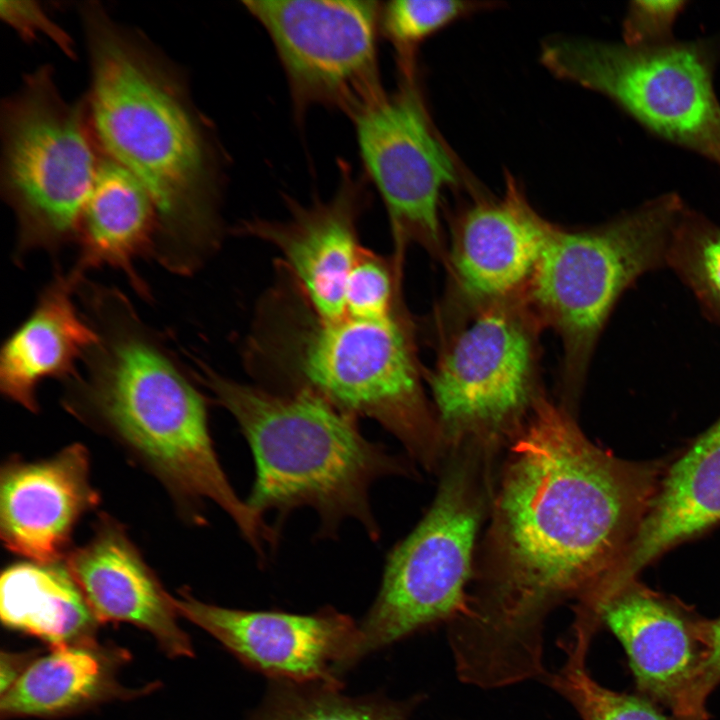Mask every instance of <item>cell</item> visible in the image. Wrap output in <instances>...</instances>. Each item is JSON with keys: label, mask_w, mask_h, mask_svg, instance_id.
I'll list each match as a JSON object with an SVG mask.
<instances>
[{"label": "cell", "mask_w": 720, "mask_h": 720, "mask_svg": "<svg viewBox=\"0 0 720 720\" xmlns=\"http://www.w3.org/2000/svg\"><path fill=\"white\" fill-rule=\"evenodd\" d=\"M505 449L468 613L447 625L458 679L482 689L542 680L548 615L614 567L666 467L596 446L547 396Z\"/></svg>", "instance_id": "6da1fadb"}, {"label": "cell", "mask_w": 720, "mask_h": 720, "mask_svg": "<svg viewBox=\"0 0 720 720\" xmlns=\"http://www.w3.org/2000/svg\"><path fill=\"white\" fill-rule=\"evenodd\" d=\"M80 10L96 142L150 194L158 218L154 257L190 274L221 241L223 153L179 74L96 3Z\"/></svg>", "instance_id": "7a4b0ae2"}, {"label": "cell", "mask_w": 720, "mask_h": 720, "mask_svg": "<svg viewBox=\"0 0 720 720\" xmlns=\"http://www.w3.org/2000/svg\"><path fill=\"white\" fill-rule=\"evenodd\" d=\"M98 343L68 380L64 406L109 435L167 489L192 523L218 505L264 561L276 533L230 484L215 452L207 401L119 292L91 288Z\"/></svg>", "instance_id": "3957f363"}, {"label": "cell", "mask_w": 720, "mask_h": 720, "mask_svg": "<svg viewBox=\"0 0 720 720\" xmlns=\"http://www.w3.org/2000/svg\"><path fill=\"white\" fill-rule=\"evenodd\" d=\"M244 352L249 370L266 383L260 386L305 389L358 419L376 421L428 471L444 461L404 305L384 319L324 320L280 272L258 306Z\"/></svg>", "instance_id": "277c9868"}, {"label": "cell", "mask_w": 720, "mask_h": 720, "mask_svg": "<svg viewBox=\"0 0 720 720\" xmlns=\"http://www.w3.org/2000/svg\"><path fill=\"white\" fill-rule=\"evenodd\" d=\"M195 377L237 422L255 463L246 502L259 515L283 521L295 509L312 508L318 537L337 535L356 520L377 541L370 489L388 476L414 477L407 459L368 440L358 418L305 390H273L225 377L197 361Z\"/></svg>", "instance_id": "5b68a950"}, {"label": "cell", "mask_w": 720, "mask_h": 720, "mask_svg": "<svg viewBox=\"0 0 720 720\" xmlns=\"http://www.w3.org/2000/svg\"><path fill=\"white\" fill-rule=\"evenodd\" d=\"M685 207L667 192L597 225L551 223L523 297L543 329L560 338V403L572 412L616 304L639 278L666 266Z\"/></svg>", "instance_id": "8992f818"}, {"label": "cell", "mask_w": 720, "mask_h": 720, "mask_svg": "<svg viewBox=\"0 0 720 720\" xmlns=\"http://www.w3.org/2000/svg\"><path fill=\"white\" fill-rule=\"evenodd\" d=\"M445 461L432 505L386 558L378 594L359 624L360 660L468 613L475 545L489 509L493 462L469 447L450 452Z\"/></svg>", "instance_id": "52a82bcc"}, {"label": "cell", "mask_w": 720, "mask_h": 720, "mask_svg": "<svg viewBox=\"0 0 720 720\" xmlns=\"http://www.w3.org/2000/svg\"><path fill=\"white\" fill-rule=\"evenodd\" d=\"M542 330L523 295L437 328V359L424 381L447 454L474 446L495 455L527 421L546 396Z\"/></svg>", "instance_id": "ba28073f"}, {"label": "cell", "mask_w": 720, "mask_h": 720, "mask_svg": "<svg viewBox=\"0 0 720 720\" xmlns=\"http://www.w3.org/2000/svg\"><path fill=\"white\" fill-rule=\"evenodd\" d=\"M540 61L560 80L604 96L656 137L720 166L714 85L720 34L658 47L554 36L543 42Z\"/></svg>", "instance_id": "9c48e42d"}, {"label": "cell", "mask_w": 720, "mask_h": 720, "mask_svg": "<svg viewBox=\"0 0 720 720\" xmlns=\"http://www.w3.org/2000/svg\"><path fill=\"white\" fill-rule=\"evenodd\" d=\"M1 190L18 224L17 256L77 239L100 158L85 110L59 94L48 66L27 75L1 113Z\"/></svg>", "instance_id": "30bf717a"}, {"label": "cell", "mask_w": 720, "mask_h": 720, "mask_svg": "<svg viewBox=\"0 0 720 720\" xmlns=\"http://www.w3.org/2000/svg\"><path fill=\"white\" fill-rule=\"evenodd\" d=\"M382 2L245 0L268 34L286 76L298 121L316 106L352 121L387 93L379 67Z\"/></svg>", "instance_id": "8fae6325"}, {"label": "cell", "mask_w": 720, "mask_h": 720, "mask_svg": "<svg viewBox=\"0 0 720 720\" xmlns=\"http://www.w3.org/2000/svg\"><path fill=\"white\" fill-rule=\"evenodd\" d=\"M417 72L399 73L397 87L352 121L364 175L386 209L391 258L400 275L413 244L444 265L440 200L462 176L455 154L434 125Z\"/></svg>", "instance_id": "7c38bea8"}, {"label": "cell", "mask_w": 720, "mask_h": 720, "mask_svg": "<svg viewBox=\"0 0 720 720\" xmlns=\"http://www.w3.org/2000/svg\"><path fill=\"white\" fill-rule=\"evenodd\" d=\"M576 606L621 642L642 696L676 715L706 720L711 620L638 579L588 591Z\"/></svg>", "instance_id": "4fadbf2b"}, {"label": "cell", "mask_w": 720, "mask_h": 720, "mask_svg": "<svg viewBox=\"0 0 720 720\" xmlns=\"http://www.w3.org/2000/svg\"><path fill=\"white\" fill-rule=\"evenodd\" d=\"M174 605L242 664L273 681L342 689L343 673L360 660L359 625L331 607L311 614L230 609L186 590Z\"/></svg>", "instance_id": "5bb4252c"}, {"label": "cell", "mask_w": 720, "mask_h": 720, "mask_svg": "<svg viewBox=\"0 0 720 720\" xmlns=\"http://www.w3.org/2000/svg\"><path fill=\"white\" fill-rule=\"evenodd\" d=\"M550 225L510 175L500 197L476 194L451 222L444 263L448 287L436 324L523 295Z\"/></svg>", "instance_id": "9a60e30c"}, {"label": "cell", "mask_w": 720, "mask_h": 720, "mask_svg": "<svg viewBox=\"0 0 720 720\" xmlns=\"http://www.w3.org/2000/svg\"><path fill=\"white\" fill-rule=\"evenodd\" d=\"M329 199L308 204L288 200L284 220L253 218L234 232L262 240L280 253L279 270L286 275L310 309L324 320L345 314V289L363 247L358 224L370 201L369 181L344 161Z\"/></svg>", "instance_id": "2e32d148"}, {"label": "cell", "mask_w": 720, "mask_h": 720, "mask_svg": "<svg viewBox=\"0 0 720 720\" xmlns=\"http://www.w3.org/2000/svg\"><path fill=\"white\" fill-rule=\"evenodd\" d=\"M100 495L90 480V457L80 443L28 462L9 458L0 473V535L5 547L28 561H64L79 520Z\"/></svg>", "instance_id": "e0dca14e"}, {"label": "cell", "mask_w": 720, "mask_h": 720, "mask_svg": "<svg viewBox=\"0 0 720 720\" xmlns=\"http://www.w3.org/2000/svg\"><path fill=\"white\" fill-rule=\"evenodd\" d=\"M65 562L100 624H132L150 633L168 656H194L174 597L120 522L100 515L91 539L71 550Z\"/></svg>", "instance_id": "ac0fdd59"}, {"label": "cell", "mask_w": 720, "mask_h": 720, "mask_svg": "<svg viewBox=\"0 0 720 720\" xmlns=\"http://www.w3.org/2000/svg\"><path fill=\"white\" fill-rule=\"evenodd\" d=\"M720 523V417L666 466L632 541L601 579L616 588L674 546Z\"/></svg>", "instance_id": "d6986e66"}, {"label": "cell", "mask_w": 720, "mask_h": 720, "mask_svg": "<svg viewBox=\"0 0 720 720\" xmlns=\"http://www.w3.org/2000/svg\"><path fill=\"white\" fill-rule=\"evenodd\" d=\"M79 283L70 273L57 274L1 348L0 390L31 412L39 409V384L49 378H72L78 362L99 341L96 327L74 303Z\"/></svg>", "instance_id": "ffe728a7"}, {"label": "cell", "mask_w": 720, "mask_h": 720, "mask_svg": "<svg viewBox=\"0 0 720 720\" xmlns=\"http://www.w3.org/2000/svg\"><path fill=\"white\" fill-rule=\"evenodd\" d=\"M157 236L156 208L144 185L116 161L100 158L79 224L78 260L70 273L81 280L89 269L110 266L124 272L137 291L145 292L134 262L154 256Z\"/></svg>", "instance_id": "44dd1931"}, {"label": "cell", "mask_w": 720, "mask_h": 720, "mask_svg": "<svg viewBox=\"0 0 720 720\" xmlns=\"http://www.w3.org/2000/svg\"><path fill=\"white\" fill-rule=\"evenodd\" d=\"M126 654L97 640L50 648L34 658L0 700L2 719L57 717L119 698L137 690L117 678Z\"/></svg>", "instance_id": "7402d4cb"}, {"label": "cell", "mask_w": 720, "mask_h": 720, "mask_svg": "<svg viewBox=\"0 0 720 720\" xmlns=\"http://www.w3.org/2000/svg\"><path fill=\"white\" fill-rule=\"evenodd\" d=\"M0 615L7 628L50 648L96 641L100 624L65 560L7 567L0 580Z\"/></svg>", "instance_id": "603a6c76"}, {"label": "cell", "mask_w": 720, "mask_h": 720, "mask_svg": "<svg viewBox=\"0 0 720 720\" xmlns=\"http://www.w3.org/2000/svg\"><path fill=\"white\" fill-rule=\"evenodd\" d=\"M599 629L591 619L574 615L569 635L559 641L565 653L562 666L547 672L543 681L562 696L581 720H700L666 714L644 696L610 690L599 684L587 668V653Z\"/></svg>", "instance_id": "cb8c5ba5"}, {"label": "cell", "mask_w": 720, "mask_h": 720, "mask_svg": "<svg viewBox=\"0 0 720 720\" xmlns=\"http://www.w3.org/2000/svg\"><path fill=\"white\" fill-rule=\"evenodd\" d=\"M341 689L273 681L250 720H409L423 695L392 700L382 695L350 697Z\"/></svg>", "instance_id": "d4e9b609"}, {"label": "cell", "mask_w": 720, "mask_h": 720, "mask_svg": "<svg viewBox=\"0 0 720 720\" xmlns=\"http://www.w3.org/2000/svg\"><path fill=\"white\" fill-rule=\"evenodd\" d=\"M666 266L720 327V224L686 205L673 231Z\"/></svg>", "instance_id": "484cf974"}, {"label": "cell", "mask_w": 720, "mask_h": 720, "mask_svg": "<svg viewBox=\"0 0 720 720\" xmlns=\"http://www.w3.org/2000/svg\"><path fill=\"white\" fill-rule=\"evenodd\" d=\"M462 0H393L381 4L380 35L395 51L399 73L417 71V50L429 37L455 21L495 6Z\"/></svg>", "instance_id": "4316f807"}, {"label": "cell", "mask_w": 720, "mask_h": 720, "mask_svg": "<svg viewBox=\"0 0 720 720\" xmlns=\"http://www.w3.org/2000/svg\"><path fill=\"white\" fill-rule=\"evenodd\" d=\"M401 290L402 276L392 258L363 246L346 285L344 317L388 318L404 305Z\"/></svg>", "instance_id": "83f0119b"}, {"label": "cell", "mask_w": 720, "mask_h": 720, "mask_svg": "<svg viewBox=\"0 0 720 720\" xmlns=\"http://www.w3.org/2000/svg\"><path fill=\"white\" fill-rule=\"evenodd\" d=\"M685 0H634L622 21V42L633 47H658L676 41L674 27L688 5Z\"/></svg>", "instance_id": "f1b7e54d"}, {"label": "cell", "mask_w": 720, "mask_h": 720, "mask_svg": "<svg viewBox=\"0 0 720 720\" xmlns=\"http://www.w3.org/2000/svg\"><path fill=\"white\" fill-rule=\"evenodd\" d=\"M1 17L25 38L43 34L52 39L67 55L73 56L72 40L34 2L3 1Z\"/></svg>", "instance_id": "f546056e"}, {"label": "cell", "mask_w": 720, "mask_h": 720, "mask_svg": "<svg viewBox=\"0 0 720 720\" xmlns=\"http://www.w3.org/2000/svg\"><path fill=\"white\" fill-rule=\"evenodd\" d=\"M34 659L28 654L2 652L0 664V694H5L20 678L28 664Z\"/></svg>", "instance_id": "4dcf8cb0"}, {"label": "cell", "mask_w": 720, "mask_h": 720, "mask_svg": "<svg viewBox=\"0 0 720 720\" xmlns=\"http://www.w3.org/2000/svg\"><path fill=\"white\" fill-rule=\"evenodd\" d=\"M712 653L707 672V687L711 692L720 683V618L711 620Z\"/></svg>", "instance_id": "1f68e13d"}]
</instances>
